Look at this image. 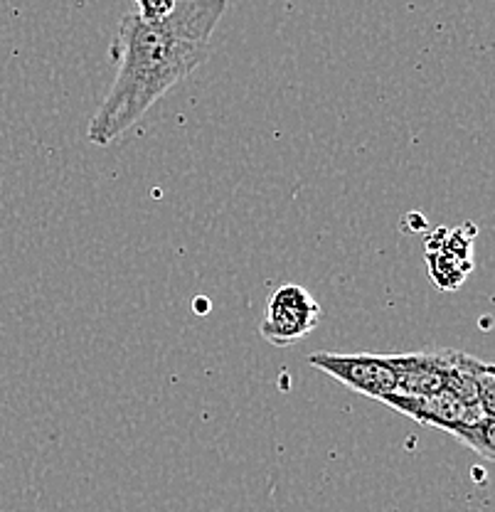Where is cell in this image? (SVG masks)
<instances>
[{
	"instance_id": "5",
	"label": "cell",
	"mask_w": 495,
	"mask_h": 512,
	"mask_svg": "<svg viewBox=\"0 0 495 512\" xmlns=\"http://www.w3.org/2000/svg\"><path fill=\"white\" fill-rule=\"evenodd\" d=\"M466 227L439 229L427 242L429 274L441 288H456L471 271V244L473 237H466Z\"/></svg>"
},
{
	"instance_id": "9",
	"label": "cell",
	"mask_w": 495,
	"mask_h": 512,
	"mask_svg": "<svg viewBox=\"0 0 495 512\" xmlns=\"http://www.w3.org/2000/svg\"><path fill=\"white\" fill-rule=\"evenodd\" d=\"M175 3L178 0H136V13L143 20H158L165 18L175 8Z\"/></svg>"
},
{
	"instance_id": "3",
	"label": "cell",
	"mask_w": 495,
	"mask_h": 512,
	"mask_svg": "<svg viewBox=\"0 0 495 512\" xmlns=\"http://www.w3.org/2000/svg\"><path fill=\"white\" fill-rule=\"evenodd\" d=\"M308 362L333 377V380L343 382L353 392L377 399V402H382V399L397 392V372L390 355H370V352H358V355L313 352L308 357Z\"/></svg>"
},
{
	"instance_id": "7",
	"label": "cell",
	"mask_w": 495,
	"mask_h": 512,
	"mask_svg": "<svg viewBox=\"0 0 495 512\" xmlns=\"http://www.w3.org/2000/svg\"><path fill=\"white\" fill-rule=\"evenodd\" d=\"M459 441L463 446L471 448V451H476L478 456L495 461V419L486 416V419L478 421L473 429H468Z\"/></svg>"
},
{
	"instance_id": "8",
	"label": "cell",
	"mask_w": 495,
	"mask_h": 512,
	"mask_svg": "<svg viewBox=\"0 0 495 512\" xmlns=\"http://www.w3.org/2000/svg\"><path fill=\"white\" fill-rule=\"evenodd\" d=\"M476 384H478V407H481L483 414L495 419V365L493 362L478 360Z\"/></svg>"
},
{
	"instance_id": "1",
	"label": "cell",
	"mask_w": 495,
	"mask_h": 512,
	"mask_svg": "<svg viewBox=\"0 0 495 512\" xmlns=\"http://www.w3.org/2000/svg\"><path fill=\"white\" fill-rule=\"evenodd\" d=\"M227 0H178L165 18H121L111 45L119 64L114 84L89 121L87 138L109 146L143 119L165 92L183 82L212 52V32L220 25Z\"/></svg>"
},
{
	"instance_id": "2",
	"label": "cell",
	"mask_w": 495,
	"mask_h": 512,
	"mask_svg": "<svg viewBox=\"0 0 495 512\" xmlns=\"http://www.w3.org/2000/svg\"><path fill=\"white\" fill-rule=\"evenodd\" d=\"M318 323H321V306L313 293L298 284H284L269 296L259 333L266 343L286 348L311 335Z\"/></svg>"
},
{
	"instance_id": "6",
	"label": "cell",
	"mask_w": 495,
	"mask_h": 512,
	"mask_svg": "<svg viewBox=\"0 0 495 512\" xmlns=\"http://www.w3.org/2000/svg\"><path fill=\"white\" fill-rule=\"evenodd\" d=\"M451 350L390 355L397 372V394H436L446 389Z\"/></svg>"
},
{
	"instance_id": "4",
	"label": "cell",
	"mask_w": 495,
	"mask_h": 512,
	"mask_svg": "<svg viewBox=\"0 0 495 512\" xmlns=\"http://www.w3.org/2000/svg\"><path fill=\"white\" fill-rule=\"evenodd\" d=\"M382 404L392 407L395 412L409 416V419L419 421L424 426H434V429L446 431V434L461 439L468 429L486 419L478 404H463L451 392H436V394H390L382 399Z\"/></svg>"
}]
</instances>
